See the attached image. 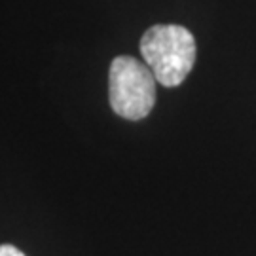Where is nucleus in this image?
<instances>
[{
  "label": "nucleus",
  "mask_w": 256,
  "mask_h": 256,
  "mask_svg": "<svg viewBox=\"0 0 256 256\" xmlns=\"http://www.w3.org/2000/svg\"><path fill=\"white\" fill-rule=\"evenodd\" d=\"M140 54L165 88L180 86L196 63V40L180 25H154L140 38Z\"/></svg>",
  "instance_id": "f257e3e1"
},
{
  "label": "nucleus",
  "mask_w": 256,
  "mask_h": 256,
  "mask_svg": "<svg viewBox=\"0 0 256 256\" xmlns=\"http://www.w3.org/2000/svg\"><path fill=\"white\" fill-rule=\"evenodd\" d=\"M108 101L122 118H146L156 102V78L148 64L129 55L116 57L108 72Z\"/></svg>",
  "instance_id": "f03ea898"
},
{
  "label": "nucleus",
  "mask_w": 256,
  "mask_h": 256,
  "mask_svg": "<svg viewBox=\"0 0 256 256\" xmlns=\"http://www.w3.org/2000/svg\"><path fill=\"white\" fill-rule=\"evenodd\" d=\"M0 256H25L14 245H0Z\"/></svg>",
  "instance_id": "7ed1b4c3"
}]
</instances>
